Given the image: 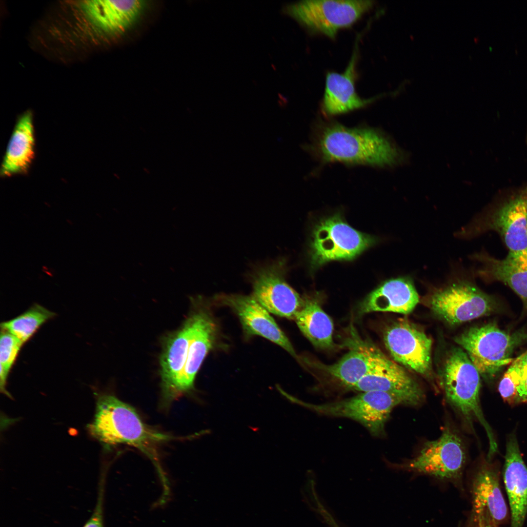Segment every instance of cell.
<instances>
[{
  "label": "cell",
  "instance_id": "obj_8",
  "mask_svg": "<svg viewBox=\"0 0 527 527\" xmlns=\"http://www.w3.org/2000/svg\"><path fill=\"white\" fill-rule=\"evenodd\" d=\"M428 302L433 312L448 324L457 325L496 312L499 300L472 283L459 281L435 290Z\"/></svg>",
  "mask_w": 527,
  "mask_h": 527
},
{
  "label": "cell",
  "instance_id": "obj_3",
  "mask_svg": "<svg viewBox=\"0 0 527 527\" xmlns=\"http://www.w3.org/2000/svg\"><path fill=\"white\" fill-rule=\"evenodd\" d=\"M480 375L466 353L455 347L446 357L441 380L446 399L465 424L473 428V422L478 421L483 426L488 438L490 457L497 451V444L481 407Z\"/></svg>",
  "mask_w": 527,
  "mask_h": 527
},
{
  "label": "cell",
  "instance_id": "obj_15",
  "mask_svg": "<svg viewBox=\"0 0 527 527\" xmlns=\"http://www.w3.org/2000/svg\"><path fill=\"white\" fill-rule=\"evenodd\" d=\"M358 58V44L356 43L352 57L343 73L329 72L325 83L322 107L327 116L342 114L364 107L376 98L363 99L356 92V65Z\"/></svg>",
  "mask_w": 527,
  "mask_h": 527
},
{
  "label": "cell",
  "instance_id": "obj_19",
  "mask_svg": "<svg viewBox=\"0 0 527 527\" xmlns=\"http://www.w3.org/2000/svg\"><path fill=\"white\" fill-rule=\"evenodd\" d=\"M419 301V295L410 278L391 279L382 283L365 297L360 304V312L407 314L414 310Z\"/></svg>",
  "mask_w": 527,
  "mask_h": 527
},
{
  "label": "cell",
  "instance_id": "obj_12",
  "mask_svg": "<svg viewBox=\"0 0 527 527\" xmlns=\"http://www.w3.org/2000/svg\"><path fill=\"white\" fill-rule=\"evenodd\" d=\"M284 269L282 261L259 267L252 277V296L268 312L295 320L304 297L286 283Z\"/></svg>",
  "mask_w": 527,
  "mask_h": 527
},
{
  "label": "cell",
  "instance_id": "obj_17",
  "mask_svg": "<svg viewBox=\"0 0 527 527\" xmlns=\"http://www.w3.org/2000/svg\"><path fill=\"white\" fill-rule=\"evenodd\" d=\"M193 330L191 316L166 341L160 363L162 403L165 406L177 400V387L185 364Z\"/></svg>",
  "mask_w": 527,
  "mask_h": 527
},
{
  "label": "cell",
  "instance_id": "obj_5",
  "mask_svg": "<svg viewBox=\"0 0 527 527\" xmlns=\"http://www.w3.org/2000/svg\"><path fill=\"white\" fill-rule=\"evenodd\" d=\"M527 340V331L509 333L495 323L473 326L457 336L455 341L463 348L480 375L494 377L512 363L516 348Z\"/></svg>",
  "mask_w": 527,
  "mask_h": 527
},
{
  "label": "cell",
  "instance_id": "obj_1",
  "mask_svg": "<svg viewBox=\"0 0 527 527\" xmlns=\"http://www.w3.org/2000/svg\"><path fill=\"white\" fill-rule=\"evenodd\" d=\"M313 149L324 162L394 167L409 160L408 153L383 132L370 128H348L337 123L321 128Z\"/></svg>",
  "mask_w": 527,
  "mask_h": 527
},
{
  "label": "cell",
  "instance_id": "obj_16",
  "mask_svg": "<svg viewBox=\"0 0 527 527\" xmlns=\"http://www.w3.org/2000/svg\"><path fill=\"white\" fill-rule=\"evenodd\" d=\"M503 478L508 497L510 527H523L527 515V466L514 435L507 446Z\"/></svg>",
  "mask_w": 527,
  "mask_h": 527
},
{
  "label": "cell",
  "instance_id": "obj_29",
  "mask_svg": "<svg viewBox=\"0 0 527 527\" xmlns=\"http://www.w3.org/2000/svg\"><path fill=\"white\" fill-rule=\"evenodd\" d=\"M473 527H498V525L486 508L478 504L473 503Z\"/></svg>",
  "mask_w": 527,
  "mask_h": 527
},
{
  "label": "cell",
  "instance_id": "obj_28",
  "mask_svg": "<svg viewBox=\"0 0 527 527\" xmlns=\"http://www.w3.org/2000/svg\"><path fill=\"white\" fill-rule=\"evenodd\" d=\"M522 379L520 366L514 360L501 380L498 390L504 401L512 404L516 403L517 390Z\"/></svg>",
  "mask_w": 527,
  "mask_h": 527
},
{
  "label": "cell",
  "instance_id": "obj_32",
  "mask_svg": "<svg viewBox=\"0 0 527 527\" xmlns=\"http://www.w3.org/2000/svg\"><path fill=\"white\" fill-rule=\"evenodd\" d=\"M517 359L521 364L527 365V351L517 358Z\"/></svg>",
  "mask_w": 527,
  "mask_h": 527
},
{
  "label": "cell",
  "instance_id": "obj_18",
  "mask_svg": "<svg viewBox=\"0 0 527 527\" xmlns=\"http://www.w3.org/2000/svg\"><path fill=\"white\" fill-rule=\"evenodd\" d=\"M473 259L481 264L477 275L487 282H499L511 289L527 309V252L508 254L499 259L486 253L474 254Z\"/></svg>",
  "mask_w": 527,
  "mask_h": 527
},
{
  "label": "cell",
  "instance_id": "obj_22",
  "mask_svg": "<svg viewBox=\"0 0 527 527\" xmlns=\"http://www.w3.org/2000/svg\"><path fill=\"white\" fill-rule=\"evenodd\" d=\"M383 354L375 347L355 346L336 363L329 365L319 363L317 367L341 385L351 389L374 369Z\"/></svg>",
  "mask_w": 527,
  "mask_h": 527
},
{
  "label": "cell",
  "instance_id": "obj_2",
  "mask_svg": "<svg viewBox=\"0 0 527 527\" xmlns=\"http://www.w3.org/2000/svg\"><path fill=\"white\" fill-rule=\"evenodd\" d=\"M91 435L106 446L127 445L139 449L152 462L166 486L167 479L159 455L160 446L177 437L146 425L136 410L115 396L101 394L97 399L93 421L88 426Z\"/></svg>",
  "mask_w": 527,
  "mask_h": 527
},
{
  "label": "cell",
  "instance_id": "obj_4",
  "mask_svg": "<svg viewBox=\"0 0 527 527\" xmlns=\"http://www.w3.org/2000/svg\"><path fill=\"white\" fill-rule=\"evenodd\" d=\"M497 233L508 254L527 252V182L500 191L473 223L470 234Z\"/></svg>",
  "mask_w": 527,
  "mask_h": 527
},
{
  "label": "cell",
  "instance_id": "obj_23",
  "mask_svg": "<svg viewBox=\"0 0 527 527\" xmlns=\"http://www.w3.org/2000/svg\"><path fill=\"white\" fill-rule=\"evenodd\" d=\"M34 155L33 117L28 111L17 122L2 163L1 176L8 177L27 172Z\"/></svg>",
  "mask_w": 527,
  "mask_h": 527
},
{
  "label": "cell",
  "instance_id": "obj_26",
  "mask_svg": "<svg viewBox=\"0 0 527 527\" xmlns=\"http://www.w3.org/2000/svg\"><path fill=\"white\" fill-rule=\"evenodd\" d=\"M56 315L43 306L35 304L20 315L2 322L0 328L13 335L24 345L44 323Z\"/></svg>",
  "mask_w": 527,
  "mask_h": 527
},
{
  "label": "cell",
  "instance_id": "obj_7",
  "mask_svg": "<svg viewBox=\"0 0 527 527\" xmlns=\"http://www.w3.org/2000/svg\"><path fill=\"white\" fill-rule=\"evenodd\" d=\"M370 0H306L290 4L284 11L309 30L335 38L373 6Z\"/></svg>",
  "mask_w": 527,
  "mask_h": 527
},
{
  "label": "cell",
  "instance_id": "obj_24",
  "mask_svg": "<svg viewBox=\"0 0 527 527\" xmlns=\"http://www.w3.org/2000/svg\"><path fill=\"white\" fill-rule=\"evenodd\" d=\"M472 495L473 503L485 507L498 525L507 521L508 508L496 469L488 465L480 467L473 479Z\"/></svg>",
  "mask_w": 527,
  "mask_h": 527
},
{
  "label": "cell",
  "instance_id": "obj_10",
  "mask_svg": "<svg viewBox=\"0 0 527 527\" xmlns=\"http://www.w3.org/2000/svg\"><path fill=\"white\" fill-rule=\"evenodd\" d=\"M466 462L462 438L456 430L447 426L438 438L426 442L417 455L402 466L440 479L452 480L461 476Z\"/></svg>",
  "mask_w": 527,
  "mask_h": 527
},
{
  "label": "cell",
  "instance_id": "obj_14",
  "mask_svg": "<svg viewBox=\"0 0 527 527\" xmlns=\"http://www.w3.org/2000/svg\"><path fill=\"white\" fill-rule=\"evenodd\" d=\"M220 298L225 304L234 310L247 333L266 338L283 348L293 357L297 356L289 339L269 312L252 295L231 294Z\"/></svg>",
  "mask_w": 527,
  "mask_h": 527
},
{
  "label": "cell",
  "instance_id": "obj_31",
  "mask_svg": "<svg viewBox=\"0 0 527 527\" xmlns=\"http://www.w3.org/2000/svg\"><path fill=\"white\" fill-rule=\"evenodd\" d=\"M519 364L521 372L522 379L517 390L516 403L527 401V365Z\"/></svg>",
  "mask_w": 527,
  "mask_h": 527
},
{
  "label": "cell",
  "instance_id": "obj_13",
  "mask_svg": "<svg viewBox=\"0 0 527 527\" xmlns=\"http://www.w3.org/2000/svg\"><path fill=\"white\" fill-rule=\"evenodd\" d=\"M351 390L388 392L397 397L402 405L409 406L419 405L425 398L421 387L413 377L384 354L374 368Z\"/></svg>",
  "mask_w": 527,
  "mask_h": 527
},
{
  "label": "cell",
  "instance_id": "obj_30",
  "mask_svg": "<svg viewBox=\"0 0 527 527\" xmlns=\"http://www.w3.org/2000/svg\"><path fill=\"white\" fill-rule=\"evenodd\" d=\"M103 492L102 489H101V490L99 492L98 500L94 512L83 527H103Z\"/></svg>",
  "mask_w": 527,
  "mask_h": 527
},
{
  "label": "cell",
  "instance_id": "obj_6",
  "mask_svg": "<svg viewBox=\"0 0 527 527\" xmlns=\"http://www.w3.org/2000/svg\"><path fill=\"white\" fill-rule=\"evenodd\" d=\"M285 394L292 402L317 413L358 422L376 437L385 434V425L392 409L402 404L395 396L381 391L361 392L349 398L320 404L305 402Z\"/></svg>",
  "mask_w": 527,
  "mask_h": 527
},
{
  "label": "cell",
  "instance_id": "obj_11",
  "mask_svg": "<svg viewBox=\"0 0 527 527\" xmlns=\"http://www.w3.org/2000/svg\"><path fill=\"white\" fill-rule=\"evenodd\" d=\"M383 339L395 362L426 377L431 376L432 341L421 329L407 321L398 320L385 329Z\"/></svg>",
  "mask_w": 527,
  "mask_h": 527
},
{
  "label": "cell",
  "instance_id": "obj_27",
  "mask_svg": "<svg viewBox=\"0 0 527 527\" xmlns=\"http://www.w3.org/2000/svg\"><path fill=\"white\" fill-rule=\"evenodd\" d=\"M23 344L15 336L1 329L0 338V387L4 394L11 397L6 389L7 378Z\"/></svg>",
  "mask_w": 527,
  "mask_h": 527
},
{
  "label": "cell",
  "instance_id": "obj_9",
  "mask_svg": "<svg viewBox=\"0 0 527 527\" xmlns=\"http://www.w3.org/2000/svg\"><path fill=\"white\" fill-rule=\"evenodd\" d=\"M375 239L352 228L339 214L321 220L310 243L313 267L333 260H350L373 245Z\"/></svg>",
  "mask_w": 527,
  "mask_h": 527
},
{
  "label": "cell",
  "instance_id": "obj_25",
  "mask_svg": "<svg viewBox=\"0 0 527 527\" xmlns=\"http://www.w3.org/2000/svg\"><path fill=\"white\" fill-rule=\"evenodd\" d=\"M295 320L302 333L315 347L327 349L334 346L332 320L315 299L304 297V305Z\"/></svg>",
  "mask_w": 527,
  "mask_h": 527
},
{
  "label": "cell",
  "instance_id": "obj_21",
  "mask_svg": "<svg viewBox=\"0 0 527 527\" xmlns=\"http://www.w3.org/2000/svg\"><path fill=\"white\" fill-rule=\"evenodd\" d=\"M143 0H92L83 9L88 20L97 28L110 34L122 33L136 21L143 11Z\"/></svg>",
  "mask_w": 527,
  "mask_h": 527
},
{
  "label": "cell",
  "instance_id": "obj_20",
  "mask_svg": "<svg viewBox=\"0 0 527 527\" xmlns=\"http://www.w3.org/2000/svg\"><path fill=\"white\" fill-rule=\"evenodd\" d=\"M192 316L193 333L185 364L177 387L176 399L193 389L197 373L215 339L216 326L210 316L199 312Z\"/></svg>",
  "mask_w": 527,
  "mask_h": 527
}]
</instances>
